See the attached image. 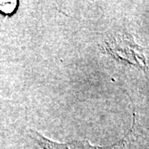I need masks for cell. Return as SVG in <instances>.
<instances>
[{
  "mask_svg": "<svg viewBox=\"0 0 149 149\" xmlns=\"http://www.w3.org/2000/svg\"><path fill=\"white\" fill-rule=\"evenodd\" d=\"M30 137L37 142V143L43 149H111V148H100L92 146L88 141H74L66 143H61L44 138L42 134L35 131L30 130Z\"/></svg>",
  "mask_w": 149,
  "mask_h": 149,
  "instance_id": "cell-2",
  "label": "cell"
},
{
  "mask_svg": "<svg viewBox=\"0 0 149 149\" xmlns=\"http://www.w3.org/2000/svg\"><path fill=\"white\" fill-rule=\"evenodd\" d=\"M17 5V1H0V10L5 14H11L16 10Z\"/></svg>",
  "mask_w": 149,
  "mask_h": 149,
  "instance_id": "cell-3",
  "label": "cell"
},
{
  "mask_svg": "<svg viewBox=\"0 0 149 149\" xmlns=\"http://www.w3.org/2000/svg\"><path fill=\"white\" fill-rule=\"evenodd\" d=\"M107 51L118 59L128 64L145 69L146 61L144 57L143 48L135 44L130 36L125 34H118L114 37L108 40L106 42Z\"/></svg>",
  "mask_w": 149,
  "mask_h": 149,
  "instance_id": "cell-1",
  "label": "cell"
}]
</instances>
